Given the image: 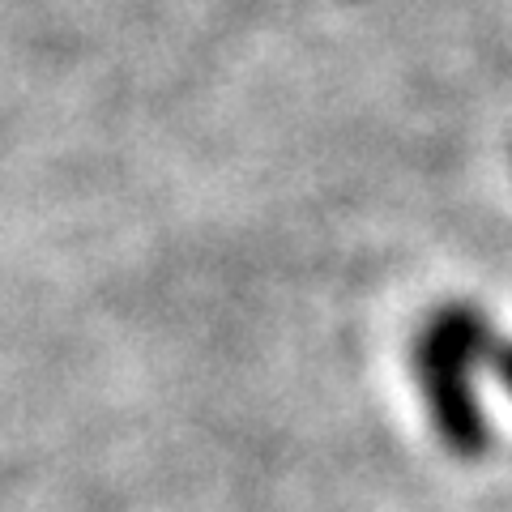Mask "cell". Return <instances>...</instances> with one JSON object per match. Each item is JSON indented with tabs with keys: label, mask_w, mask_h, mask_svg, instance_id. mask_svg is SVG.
Instances as JSON below:
<instances>
[{
	"label": "cell",
	"mask_w": 512,
	"mask_h": 512,
	"mask_svg": "<svg viewBox=\"0 0 512 512\" xmlns=\"http://www.w3.org/2000/svg\"><path fill=\"white\" fill-rule=\"evenodd\" d=\"M495 342L500 333L491 316L470 299L436 303L410 342V367L427 406V423L440 448L457 461H478L491 448V419L474 372L487 367Z\"/></svg>",
	"instance_id": "1"
},
{
	"label": "cell",
	"mask_w": 512,
	"mask_h": 512,
	"mask_svg": "<svg viewBox=\"0 0 512 512\" xmlns=\"http://www.w3.org/2000/svg\"><path fill=\"white\" fill-rule=\"evenodd\" d=\"M487 367H491L495 384H500V389L512 397V338H500V342H495V350H491Z\"/></svg>",
	"instance_id": "2"
}]
</instances>
